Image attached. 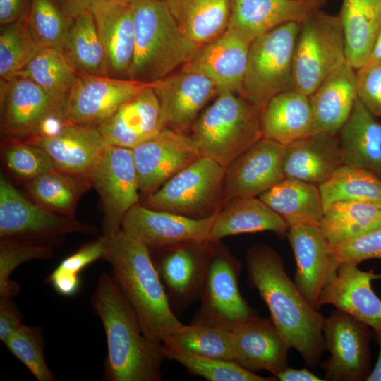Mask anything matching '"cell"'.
I'll return each instance as SVG.
<instances>
[{
  "label": "cell",
  "instance_id": "6da1fadb",
  "mask_svg": "<svg viewBox=\"0 0 381 381\" xmlns=\"http://www.w3.org/2000/svg\"><path fill=\"white\" fill-rule=\"evenodd\" d=\"M246 263L249 286L258 291L287 346L296 350L308 366L315 368L325 349V318L301 294L273 248L253 245L246 252Z\"/></svg>",
  "mask_w": 381,
  "mask_h": 381
},
{
  "label": "cell",
  "instance_id": "7a4b0ae2",
  "mask_svg": "<svg viewBox=\"0 0 381 381\" xmlns=\"http://www.w3.org/2000/svg\"><path fill=\"white\" fill-rule=\"evenodd\" d=\"M104 329L107 354L102 378L108 381H159L164 345L144 334L140 320L112 275L102 273L91 298Z\"/></svg>",
  "mask_w": 381,
  "mask_h": 381
},
{
  "label": "cell",
  "instance_id": "3957f363",
  "mask_svg": "<svg viewBox=\"0 0 381 381\" xmlns=\"http://www.w3.org/2000/svg\"><path fill=\"white\" fill-rule=\"evenodd\" d=\"M101 236L102 260L110 265L111 275L135 310L144 334L164 343L183 324L171 310L150 250L122 229Z\"/></svg>",
  "mask_w": 381,
  "mask_h": 381
},
{
  "label": "cell",
  "instance_id": "277c9868",
  "mask_svg": "<svg viewBox=\"0 0 381 381\" xmlns=\"http://www.w3.org/2000/svg\"><path fill=\"white\" fill-rule=\"evenodd\" d=\"M135 23L127 78L151 83L188 61L200 47L178 28L164 0H131Z\"/></svg>",
  "mask_w": 381,
  "mask_h": 381
},
{
  "label": "cell",
  "instance_id": "5b68a950",
  "mask_svg": "<svg viewBox=\"0 0 381 381\" xmlns=\"http://www.w3.org/2000/svg\"><path fill=\"white\" fill-rule=\"evenodd\" d=\"M262 109L240 95L221 91L196 119L191 135L201 157L226 167L262 137Z\"/></svg>",
  "mask_w": 381,
  "mask_h": 381
},
{
  "label": "cell",
  "instance_id": "8992f818",
  "mask_svg": "<svg viewBox=\"0 0 381 381\" xmlns=\"http://www.w3.org/2000/svg\"><path fill=\"white\" fill-rule=\"evenodd\" d=\"M346 61L339 16L318 9L299 23L294 59V89L310 96Z\"/></svg>",
  "mask_w": 381,
  "mask_h": 381
},
{
  "label": "cell",
  "instance_id": "52a82bcc",
  "mask_svg": "<svg viewBox=\"0 0 381 381\" xmlns=\"http://www.w3.org/2000/svg\"><path fill=\"white\" fill-rule=\"evenodd\" d=\"M298 29V23H287L250 44L239 95L262 110L272 97L294 88L293 59Z\"/></svg>",
  "mask_w": 381,
  "mask_h": 381
},
{
  "label": "cell",
  "instance_id": "ba28073f",
  "mask_svg": "<svg viewBox=\"0 0 381 381\" xmlns=\"http://www.w3.org/2000/svg\"><path fill=\"white\" fill-rule=\"evenodd\" d=\"M225 167L200 157L179 171L140 204L195 219L212 216L224 198Z\"/></svg>",
  "mask_w": 381,
  "mask_h": 381
},
{
  "label": "cell",
  "instance_id": "9c48e42d",
  "mask_svg": "<svg viewBox=\"0 0 381 381\" xmlns=\"http://www.w3.org/2000/svg\"><path fill=\"white\" fill-rule=\"evenodd\" d=\"M73 233L96 235L98 229L30 200L1 174L0 238L53 246L60 238Z\"/></svg>",
  "mask_w": 381,
  "mask_h": 381
},
{
  "label": "cell",
  "instance_id": "30bf717a",
  "mask_svg": "<svg viewBox=\"0 0 381 381\" xmlns=\"http://www.w3.org/2000/svg\"><path fill=\"white\" fill-rule=\"evenodd\" d=\"M241 265L220 241L215 243L200 306L190 324L231 329L257 315L238 287Z\"/></svg>",
  "mask_w": 381,
  "mask_h": 381
},
{
  "label": "cell",
  "instance_id": "8fae6325",
  "mask_svg": "<svg viewBox=\"0 0 381 381\" xmlns=\"http://www.w3.org/2000/svg\"><path fill=\"white\" fill-rule=\"evenodd\" d=\"M216 243H186L150 251L169 305L177 317L193 303L200 301Z\"/></svg>",
  "mask_w": 381,
  "mask_h": 381
},
{
  "label": "cell",
  "instance_id": "7c38bea8",
  "mask_svg": "<svg viewBox=\"0 0 381 381\" xmlns=\"http://www.w3.org/2000/svg\"><path fill=\"white\" fill-rule=\"evenodd\" d=\"M1 129L9 140H30L43 134L47 122L59 121L65 102L33 81L17 77L1 80ZM60 123V122H59Z\"/></svg>",
  "mask_w": 381,
  "mask_h": 381
},
{
  "label": "cell",
  "instance_id": "4fadbf2b",
  "mask_svg": "<svg viewBox=\"0 0 381 381\" xmlns=\"http://www.w3.org/2000/svg\"><path fill=\"white\" fill-rule=\"evenodd\" d=\"M87 178L102 200V235H114L128 211L140 203L133 150L109 145Z\"/></svg>",
  "mask_w": 381,
  "mask_h": 381
},
{
  "label": "cell",
  "instance_id": "5bb4252c",
  "mask_svg": "<svg viewBox=\"0 0 381 381\" xmlns=\"http://www.w3.org/2000/svg\"><path fill=\"white\" fill-rule=\"evenodd\" d=\"M150 86L128 78L77 73L59 122L98 126Z\"/></svg>",
  "mask_w": 381,
  "mask_h": 381
},
{
  "label": "cell",
  "instance_id": "9a60e30c",
  "mask_svg": "<svg viewBox=\"0 0 381 381\" xmlns=\"http://www.w3.org/2000/svg\"><path fill=\"white\" fill-rule=\"evenodd\" d=\"M368 325L337 309L325 319L323 334L329 358L321 363L325 380L360 381L370 374Z\"/></svg>",
  "mask_w": 381,
  "mask_h": 381
},
{
  "label": "cell",
  "instance_id": "2e32d148",
  "mask_svg": "<svg viewBox=\"0 0 381 381\" xmlns=\"http://www.w3.org/2000/svg\"><path fill=\"white\" fill-rule=\"evenodd\" d=\"M132 150L139 193L145 198L201 157L190 135L167 128Z\"/></svg>",
  "mask_w": 381,
  "mask_h": 381
},
{
  "label": "cell",
  "instance_id": "e0dca14e",
  "mask_svg": "<svg viewBox=\"0 0 381 381\" xmlns=\"http://www.w3.org/2000/svg\"><path fill=\"white\" fill-rule=\"evenodd\" d=\"M217 214L195 219L150 209L139 203L126 214L121 229L151 251L181 243L210 241Z\"/></svg>",
  "mask_w": 381,
  "mask_h": 381
},
{
  "label": "cell",
  "instance_id": "ac0fdd59",
  "mask_svg": "<svg viewBox=\"0 0 381 381\" xmlns=\"http://www.w3.org/2000/svg\"><path fill=\"white\" fill-rule=\"evenodd\" d=\"M293 250L296 270L294 283L316 310L323 289L336 277L340 262L319 224L307 223L289 227L286 233Z\"/></svg>",
  "mask_w": 381,
  "mask_h": 381
},
{
  "label": "cell",
  "instance_id": "d6986e66",
  "mask_svg": "<svg viewBox=\"0 0 381 381\" xmlns=\"http://www.w3.org/2000/svg\"><path fill=\"white\" fill-rule=\"evenodd\" d=\"M160 107L165 128L185 133L204 106L219 92L210 79L179 70L150 83Z\"/></svg>",
  "mask_w": 381,
  "mask_h": 381
},
{
  "label": "cell",
  "instance_id": "ffe728a7",
  "mask_svg": "<svg viewBox=\"0 0 381 381\" xmlns=\"http://www.w3.org/2000/svg\"><path fill=\"white\" fill-rule=\"evenodd\" d=\"M284 178V145L262 138L225 167V201L259 196Z\"/></svg>",
  "mask_w": 381,
  "mask_h": 381
},
{
  "label": "cell",
  "instance_id": "44dd1931",
  "mask_svg": "<svg viewBox=\"0 0 381 381\" xmlns=\"http://www.w3.org/2000/svg\"><path fill=\"white\" fill-rule=\"evenodd\" d=\"M250 43L227 28L213 40L200 46L180 70L202 75L214 81L219 91L240 94Z\"/></svg>",
  "mask_w": 381,
  "mask_h": 381
},
{
  "label": "cell",
  "instance_id": "7402d4cb",
  "mask_svg": "<svg viewBox=\"0 0 381 381\" xmlns=\"http://www.w3.org/2000/svg\"><path fill=\"white\" fill-rule=\"evenodd\" d=\"M381 279L373 270H361L357 265L340 263L336 277L323 289L317 308L332 304L358 321L381 333V299L371 282Z\"/></svg>",
  "mask_w": 381,
  "mask_h": 381
},
{
  "label": "cell",
  "instance_id": "603a6c76",
  "mask_svg": "<svg viewBox=\"0 0 381 381\" xmlns=\"http://www.w3.org/2000/svg\"><path fill=\"white\" fill-rule=\"evenodd\" d=\"M28 141L47 152L55 169L87 178L109 146L97 126L83 124L63 125Z\"/></svg>",
  "mask_w": 381,
  "mask_h": 381
},
{
  "label": "cell",
  "instance_id": "cb8c5ba5",
  "mask_svg": "<svg viewBox=\"0 0 381 381\" xmlns=\"http://www.w3.org/2000/svg\"><path fill=\"white\" fill-rule=\"evenodd\" d=\"M234 361L253 372L267 370L276 377L288 367L287 346L271 318L253 316L230 329Z\"/></svg>",
  "mask_w": 381,
  "mask_h": 381
},
{
  "label": "cell",
  "instance_id": "d4e9b609",
  "mask_svg": "<svg viewBox=\"0 0 381 381\" xmlns=\"http://www.w3.org/2000/svg\"><path fill=\"white\" fill-rule=\"evenodd\" d=\"M88 10L93 16L104 49L109 75L128 78L135 44V23L131 0L99 1Z\"/></svg>",
  "mask_w": 381,
  "mask_h": 381
},
{
  "label": "cell",
  "instance_id": "484cf974",
  "mask_svg": "<svg viewBox=\"0 0 381 381\" xmlns=\"http://www.w3.org/2000/svg\"><path fill=\"white\" fill-rule=\"evenodd\" d=\"M97 127L109 145L131 150L165 128L158 99L150 86Z\"/></svg>",
  "mask_w": 381,
  "mask_h": 381
},
{
  "label": "cell",
  "instance_id": "4316f807",
  "mask_svg": "<svg viewBox=\"0 0 381 381\" xmlns=\"http://www.w3.org/2000/svg\"><path fill=\"white\" fill-rule=\"evenodd\" d=\"M227 28L251 43L268 31L287 23H301L319 9L323 0H231Z\"/></svg>",
  "mask_w": 381,
  "mask_h": 381
},
{
  "label": "cell",
  "instance_id": "83f0119b",
  "mask_svg": "<svg viewBox=\"0 0 381 381\" xmlns=\"http://www.w3.org/2000/svg\"><path fill=\"white\" fill-rule=\"evenodd\" d=\"M312 135L337 136L358 99L356 70L346 62L310 95Z\"/></svg>",
  "mask_w": 381,
  "mask_h": 381
},
{
  "label": "cell",
  "instance_id": "f1b7e54d",
  "mask_svg": "<svg viewBox=\"0 0 381 381\" xmlns=\"http://www.w3.org/2000/svg\"><path fill=\"white\" fill-rule=\"evenodd\" d=\"M341 164L337 136L310 135L284 146L285 177L320 186Z\"/></svg>",
  "mask_w": 381,
  "mask_h": 381
},
{
  "label": "cell",
  "instance_id": "f546056e",
  "mask_svg": "<svg viewBox=\"0 0 381 381\" xmlns=\"http://www.w3.org/2000/svg\"><path fill=\"white\" fill-rule=\"evenodd\" d=\"M339 133L343 164L381 178V122L358 98Z\"/></svg>",
  "mask_w": 381,
  "mask_h": 381
},
{
  "label": "cell",
  "instance_id": "4dcf8cb0",
  "mask_svg": "<svg viewBox=\"0 0 381 381\" xmlns=\"http://www.w3.org/2000/svg\"><path fill=\"white\" fill-rule=\"evenodd\" d=\"M309 97L291 89L272 97L262 110V137L284 146L313 134Z\"/></svg>",
  "mask_w": 381,
  "mask_h": 381
},
{
  "label": "cell",
  "instance_id": "1f68e13d",
  "mask_svg": "<svg viewBox=\"0 0 381 381\" xmlns=\"http://www.w3.org/2000/svg\"><path fill=\"white\" fill-rule=\"evenodd\" d=\"M285 221L259 198H234L224 203L217 214L210 241L240 234L272 231L286 234Z\"/></svg>",
  "mask_w": 381,
  "mask_h": 381
},
{
  "label": "cell",
  "instance_id": "d6a6232c",
  "mask_svg": "<svg viewBox=\"0 0 381 381\" xmlns=\"http://www.w3.org/2000/svg\"><path fill=\"white\" fill-rule=\"evenodd\" d=\"M178 28L199 47L228 28L231 0H164Z\"/></svg>",
  "mask_w": 381,
  "mask_h": 381
},
{
  "label": "cell",
  "instance_id": "836d02e7",
  "mask_svg": "<svg viewBox=\"0 0 381 381\" xmlns=\"http://www.w3.org/2000/svg\"><path fill=\"white\" fill-rule=\"evenodd\" d=\"M345 37L346 61L364 66L381 30V0H342L339 15Z\"/></svg>",
  "mask_w": 381,
  "mask_h": 381
},
{
  "label": "cell",
  "instance_id": "e575fe53",
  "mask_svg": "<svg viewBox=\"0 0 381 381\" xmlns=\"http://www.w3.org/2000/svg\"><path fill=\"white\" fill-rule=\"evenodd\" d=\"M259 198L277 213L288 226L320 224L324 205L319 186L286 177L259 195Z\"/></svg>",
  "mask_w": 381,
  "mask_h": 381
},
{
  "label": "cell",
  "instance_id": "d590c367",
  "mask_svg": "<svg viewBox=\"0 0 381 381\" xmlns=\"http://www.w3.org/2000/svg\"><path fill=\"white\" fill-rule=\"evenodd\" d=\"M61 52L77 73L109 76L104 49L90 10L72 18Z\"/></svg>",
  "mask_w": 381,
  "mask_h": 381
},
{
  "label": "cell",
  "instance_id": "8d00e7d4",
  "mask_svg": "<svg viewBox=\"0 0 381 381\" xmlns=\"http://www.w3.org/2000/svg\"><path fill=\"white\" fill-rule=\"evenodd\" d=\"M319 226L329 243L336 246L381 226V208L356 201H336L325 209Z\"/></svg>",
  "mask_w": 381,
  "mask_h": 381
},
{
  "label": "cell",
  "instance_id": "74e56055",
  "mask_svg": "<svg viewBox=\"0 0 381 381\" xmlns=\"http://www.w3.org/2000/svg\"><path fill=\"white\" fill-rule=\"evenodd\" d=\"M91 187L87 177L75 176L54 169L25 183L32 200L55 213L75 218L80 198Z\"/></svg>",
  "mask_w": 381,
  "mask_h": 381
},
{
  "label": "cell",
  "instance_id": "f35d334b",
  "mask_svg": "<svg viewBox=\"0 0 381 381\" xmlns=\"http://www.w3.org/2000/svg\"><path fill=\"white\" fill-rule=\"evenodd\" d=\"M319 186L325 209L340 200L368 203L381 208V178L363 169L341 164Z\"/></svg>",
  "mask_w": 381,
  "mask_h": 381
},
{
  "label": "cell",
  "instance_id": "ab89813d",
  "mask_svg": "<svg viewBox=\"0 0 381 381\" xmlns=\"http://www.w3.org/2000/svg\"><path fill=\"white\" fill-rule=\"evenodd\" d=\"M18 77L33 81L46 92L66 103L76 79L77 72L61 52L42 47Z\"/></svg>",
  "mask_w": 381,
  "mask_h": 381
},
{
  "label": "cell",
  "instance_id": "60d3db41",
  "mask_svg": "<svg viewBox=\"0 0 381 381\" xmlns=\"http://www.w3.org/2000/svg\"><path fill=\"white\" fill-rule=\"evenodd\" d=\"M167 359L183 366L190 374L208 381H274L272 377H262L233 361L201 356L173 344H163Z\"/></svg>",
  "mask_w": 381,
  "mask_h": 381
},
{
  "label": "cell",
  "instance_id": "b9f144b4",
  "mask_svg": "<svg viewBox=\"0 0 381 381\" xmlns=\"http://www.w3.org/2000/svg\"><path fill=\"white\" fill-rule=\"evenodd\" d=\"M41 48L30 30L27 19L1 25V80L9 81L18 77Z\"/></svg>",
  "mask_w": 381,
  "mask_h": 381
},
{
  "label": "cell",
  "instance_id": "7bdbcfd3",
  "mask_svg": "<svg viewBox=\"0 0 381 381\" xmlns=\"http://www.w3.org/2000/svg\"><path fill=\"white\" fill-rule=\"evenodd\" d=\"M163 344H173L204 356L234 361L231 332L224 327L183 325Z\"/></svg>",
  "mask_w": 381,
  "mask_h": 381
},
{
  "label": "cell",
  "instance_id": "ee69618b",
  "mask_svg": "<svg viewBox=\"0 0 381 381\" xmlns=\"http://www.w3.org/2000/svg\"><path fill=\"white\" fill-rule=\"evenodd\" d=\"M71 21L58 0H30L27 22L41 47L61 52Z\"/></svg>",
  "mask_w": 381,
  "mask_h": 381
},
{
  "label": "cell",
  "instance_id": "f6af8a7d",
  "mask_svg": "<svg viewBox=\"0 0 381 381\" xmlns=\"http://www.w3.org/2000/svg\"><path fill=\"white\" fill-rule=\"evenodd\" d=\"M4 344L38 381L56 380L46 362L42 327L22 324L7 337Z\"/></svg>",
  "mask_w": 381,
  "mask_h": 381
},
{
  "label": "cell",
  "instance_id": "bcb514c9",
  "mask_svg": "<svg viewBox=\"0 0 381 381\" xmlns=\"http://www.w3.org/2000/svg\"><path fill=\"white\" fill-rule=\"evenodd\" d=\"M53 246L28 241L0 240V296L15 297L20 292V284L11 279L13 272L21 264L32 260H48L53 257Z\"/></svg>",
  "mask_w": 381,
  "mask_h": 381
},
{
  "label": "cell",
  "instance_id": "7dc6e473",
  "mask_svg": "<svg viewBox=\"0 0 381 381\" xmlns=\"http://www.w3.org/2000/svg\"><path fill=\"white\" fill-rule=\"evenodd\" d=\"M2 157L12 174L25 182L55 169L47 152L28 140L7 139L2 149Z\"/></svg>",
  "mask_w": 381,
  "mask_h": 381
},
{
  "label": "cell",
  "instance_id": "c3c4849f",
  "mask_svg": "<svg viewBox=\"0 0 381 381\" xmlns=\"http://www.w3.org/2000/svg\"><path fill=\"white\" fill-rule=\"evenodd\" d=\"M340 263L358 265L370 259H381V226L356 238L333 246Z\"/></svg>",
  "mask_w": 381,
  "mask_h": 381
},
{
  "label": "cell",
  "instance_id": "681fc988",
  "mask_svg": "<svg viewBox=\"0 0 381 381\" xmlns=\"http://www.w3.org/2000/svg\"><path fill=\"white\" fill-rule=\"evenodd\" d=\"M358 98L376 117L381 118V63L356 70Z\"/></svg>",
  "mask_w": 381,
  "mask_h": 381
},
{
  "label": "cell",
  "instance_id": "f907efd6",
  "mask_svg": "<svg viewBox=\"0 0 381 381\" xmlns=\"http://www.w3.org/2000/svg\"><path fill=\"white\" fill-rule=\"evenodd\" d=\"M104 250V242L102 236H99L64 258L54 270L71 276L80 277V272L85 267L97 260H102Z\"/></svg>",
  "mask_w": 381,
  "mask_h": 381
},
{
  "label": "cell",
  "instance_id": "816d5d0a",
  "mask_svg": "<svg viewBox=\"0 0 381 381\" xmlns=\"http://www.w3.org/2000/svg\"><path fill=\"white\" fill-rule=\"evenodd\" d=\"M13 296H0V340L4 341L22 324L23 315Z\"/></svg>",
  "mask_w": 381,
  "mask_h": 381
},
{
  "label": "cell",
  "instance_id": "f5cc1de1",
  "mask_svg": "<svg viewBox=\"0 0 381 381\" xmlns=\"http://www.w3.org/2000/svg\"><path fill=\"white\" fill-rule=\"evenodd\" d=\"M30 0H0V24L5 25L26 20Z\"/></svg>",
  "mask_w": 381,
  "mask_h": 381
},
{
  "label": "cell",
  "instance_id": "db71d44e",
  "mask_svg": "<svg viewBox=\"0 0 381 381\" xmlns=\"http://www.w3.org/2000/svg\"><path fill=\"white\" fill-rule=\"evenodd\" d=\"M51 284L60 295L71 296L80 289L81 280L80 277H73L54 270L45 280Z\"/></svg>",
  "mask_w": 381,
  "mask_h": 381
},
{
  "label": "cell",
  "instance_id": "11a10c76",
  "mask_svg": "<svg viewBox=\"0 0 381 381\" xmlns=\"http://www.w3.org/2000/svg\"><path fill=\"white\" fill-rule=\"evenodd\" d=\"M103 1H130V0H59L58 1L65 14L73 18L81 13L89 9L90 6Z\"/></svg>",
  "mask_w": 381,
  "mask_h": 381
},
{
  "label": "cell",
  "instance_id": "9f6ffc18",
  "mask_svg": "<svg viewBox=\"0 0 381 381\" xmlns=\"http://www.w3.org/2000/svg\"><path fill=\"white\" fill-rule=\"evenodd\" d=\"M280 381H322V379L306 368L293 369L287 367L276 375Z\"/></svg>",
  "mask_w": 381,
  "mask_h": 381
},
{
  "label": "cell",
  "instance_id": "6f0895ef",
  "mask_svg": "<svg viewBox=\"0 0 381 381\" xmlns=\"http://www.w3.org/2000/svg\"><path fill=\"white\" fill-rule=\"evenodd\" d=\"M379 353L374 368L365 379L367 381H381V333H375Z\"/></svg>",
  "mask_w": 381,
  "mask_h": 381
},
{
  "label": "cell",
  "instance_id": "680465c9",
  "mask_svg": "<svg viewBox=\"0 0 381 381\" xmlns=\"http://www.w3.org/2000/svg\"><path fill=\"white\" fill-rule=\"evenodd\" d=\"M380 63H381V30L375 40L368 61L366 64Z\"/></svg>",
  "mask_w": 381,
  "mask_h": 381
},
{
  "label": "cell",
  "instance_id": "91938a15",
  "mask_svg": "<svg viewBox=\"0 0 381 381\" xmlns=\"http://www.w3.org/2000/svg\"><path fill=\"white\" fill-rule=\"evenodd\" d=\"M294 1H308V0H294Z\"/></svg>",
  "mask_w": 381,
  "mask_h": 381
},
{
  "label": "cell",
  "instance_id": "94428289",
  "mask_svg": "<svg viewBox=\"0 0 381 381\" xmlns=\"http://www.w3.org/2000/svg\"><path fill=\"white\" fill-rule=\"evenodd\" d=\"M58 1H59V0H58Z\"/></svg>",
  "mask_w": 381,
  "mask_h": 381
}]
</instances>
